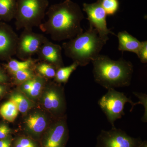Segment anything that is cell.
Instances as JSON below:
<instances>
[{"instance_id": "obj_1", "label": "cell", "mask_w": 147, "mask_h": 147, "mask_svg": "<svg viewBox=\"0 0 147 147\" xmlns=\"http://www.w3.org/2000/svg\"><path fill=\"white\" fill-rule=\"evenodd\" d=\"M45 15L47 20L39 28L55 41L72 39L84 32L81 25L84 13L79 4L71 0L52 5Z\"/></svg>"}, {"instance_id": "obj_2", "label": "cell", "mask_w": 147, "mask_h": 147, "mask_svg": "<svg viewBox=\"0 0 147 147\" xmlns=\"http://www.w3.org/2000/svg\"><path fill=\"white\" fill-rule=\"evenodd\" d=\"M96 83L107 90L129 86L134 71L131 62L121 58L113 60L99 54L92 61Z\"/></svg>"}, {"instance_id": "obj_3", "label": "cell", "mask_w": 147, "mask_h": 147, "mask_svg": "<svg viewBox=\"0 0 147 147\" xmlns=\"http://www.w3.org/2000/svg\"><path fill=\"white\" fill-rule=\"evenodd\" d=\"M106 42L95 29L90 26L86 32L63 43L62 48L66 57L83 67L99 55Z\"/></svg>"}, {"instance_id": "obj_4", "label": "cell", "mask_w": 147, "mask_h": 147, "mask_svg": "<svg viewBox=\"0 0 147 147\" xmlns=\"http://www.w3.org/2000/svg\"><path fill=\"white\" fill-rule=\"evenodd\" d=\"M48 0H17L15 26L17 30L39 27L46 15Z\"/></svg>"}, {"instance_id": "obj_5", "label": "cell", "mask_w": 147, "mask_h": 147, "mask_svg": "<svg viewBox=\"0 0 147 147\" xmlns=\"http://www.w3.org/2000/svg\"><path fill=\"white\" fill-rule=\"evenodd\" d=\"M127 102L131 105V112L136 106L135 102L123 93L111 89L108 90L107 92L99 99L98 104L109 122L112 127H114L115 121L124 115V106Z\"/></svg>"}, {"instance_id": "obj_6", "label": "cell", "mask_w": 147, "mask_h": 147, "mask_svg": "<svg viewBox=\"0 0 147 147\" xmlns=\"http://www.w3.org/2000/svg\"><path fill=\"white\" fill-rule=\"evenodd\" d=\"M142 141L114 126L110 130L100 131L96 138V147H138Z\"/></svg>"}, {"instance_id": "obj_7", "label": "cell", "mask_w": 147, "mask_h": 147, "mask_svg": "<svg viewBox=\"0 0 147 147\" xmlns=\"http://www.w3.org/2000/svg\"><path fill=\"white\" fill-rule=\"evenodd\" d=\"M47 39L42 34L34 32L32 30L24 29L18 36L16 55L22 60L32 58L36 55L42 43Z\"/></svg>"}, {"instance_id": "obj_8", "label": "cell", "mask_w": 147, "mask_h": 147, "mask_svg": "<svg viewBox=\"0 0 147 147\" xmlns=\"http://www.w3.org/2000/svg\"><path fill=\"white\" fill-rule=\"evenodd\" d=\"M83 10L86 13L90 26L97 31L99 36L107 42L109 39L108 35L117 36L107 27V15L101 5L100 0L92 3H84Z\"/></svg>"}, {"instance_id": "obj_9", "label": "cell", "mask_w": 147, "mask_h": 147, "mask_svg": "<svg viewBox=\"0 0 147 147\" xmlns=\"http://www.w3.org/2000/svg\"><path fill=\"white\" fill-rule=\"evenodd\" d=\"M42 94L41 103L45 109L58 118L63 117L66 109L63 89L59 84L47 85Z\"/></svg>"}, {"instance_id": "obj_10", "label": "cell", "mask_w": 147, "mask_h": 147, "mask_svg": "<svg viewBox=\"0 0 147 147\" xmlns=\"http://www.w3.org/2000/svg\"><path fill=\"white\" fill-rule=\"evenodd\" d=\"M18 38L10 25L0 22V60L8 61L16 55Z\"/></svg>"}, {"instance_id": "obj_11", "label": "cell", "mask_w": 147, "mask_h": 147, "mask_svg": "<svg viewBox=\"0 0 147 147\" xmlns=\"http://www.w3.org/2000/svg\"><path fill=\"white\" fill-rule=\"evenodd\" d=\"M67 135L65 116L58 118L48 129L43 147H65Z\"/></svg>"}, {"instance_id": "obj_12", "label": "cell", "mask_w": 147, "mask_h": 147, "mask_svg": "<svg viewBox=\"0 0 147 147\" xmlns=\"http://www.w3.org/2000/svg\"><path fill=\"white\" fill-rule=\"evenodd\" d=\"M62 50L61 46L49 41L47 38L42 43L36 55L38 60L51 64L58 69L64 66Z\"/></svg>"}, {"instance_id": "obj_13", "label": "cell", "mask_w": 147, "mask_h": 147, "mask_svg": "<svg viewBox=\"0 0 147 147\" xmlns=\"http://www.w3.org/2000/svg\"><path fill=\"white\" fill-rule=\"evenodd\" d=\"M48 123L47 117L43 113L40 112L30 114L25 122L27 130L35 134H41L46 128Z\"/></svg>"}, {"instance_id": "obj_14", "label": "cell", "mask_w": 147, "mask_h": 147, "mask_svg": "<svg viewBox=\"0 0 147 147\" xmlns=\"http://www.w3.org/2000/svg\"><path fill=\"white\" fill-rule=\"evenodd\" d=\"M116 36L118 38L119 50L123 52H131L137 55L142 45V42L126 31L119 32Z\"/></svg>"}, {"instance_id": "obj_15", "label": "cell", "mask_w": 147, "mask_h": 147, "mask_svg": "<svg viewBox=\"0 0 147 147\" xmlns=\"http://www.w3.org/2000/svg\"><path fill=\"white\" fill-rule=\"evenodd\" d=\"M17 0H0V21L9 22L14 19Z\"/></svg>"}, {"instance_id": "obj_16", "label": "cell", "mask_w": 147, "mask_h": 147, "mask_svg": "<svg viewBox=\"0 0 147 147\" xmlns=\"http://www.w3.org/2000/svg\"><path fill=\"white\" fill-rule=\"evenodd\" d=\"M36 61L37 60L32 58L22 61L11 58L8 61V62L5 65V67L9 73L12 74L20 70L32 68L34 67Z\"/></svg>"}, {"instance_id": "obj_17", "label": "cell", "mask_w": 147, "mask_h": 147, "mask_svg": "<svg viewBox=\"0 0 147 147\" xmlns=\"http://www.w3.org/2000/svg\"><path fill=\"white\" fill-rule=\"evenodd\" d=\"M10 100L16 105L18 112L21 113H26L33 106L30 99L20 93H13L11 95Z\"/></svg>"}, {"instance_id": "obj_18", "label": "cell", "mask_w": 147, "mask_h": 147, "mask_svg": "<svg viewBox=\"0 0 147 147\" xmlns=\"http://www.w3.org/2000/svg\"><path fill=\"white\" fill-rule=\"evenodd\" d=\"M79 65L73 62L71 65L67 67H62L57 69L55 77V81L59 84H65L68 82L71 74L76 70Z\"/></svg>"}, {"instance_id": "obj_19", "label": "cell", "mask_w": 147, "mask_h": 147, "mask_svg": "<svg viewBox=\"0 0 147 147\" xmlns=\"http://www.w3.org/2000/svg\"><path fill=\"white\" fill-rule=\"evenodd\" d=\"M18 113L16 105L10 100L5 102L0 108V115L4 119L10 122L15 120Z\"/></svg>"}, {"instance_id": "obj_20", "label": "cell", "mask_w": 147, "mask_h": 147, "mask_svg": "<svg viewBox=\"0 0 147 147\" xmlns=\"http://www.w3.org/2000/svg\"><path fill=\"white\" fill-rule=\"evenodd\" d=\"M46 81L45 78L39 75H36L33 78V84L31 89L26 94L32 98L38 97L46 85Z\"/></svg>"}, {"instance_id": "obj_21", "label": "cell", "mask_w": 147, "mask_h": 147, "mask_svg": "<svg viewBox=\"0 0 147 147\" xmlns=\"http://www.w3.org/2000/svg\"><path fill=\"white\" fill-rule=\"evenodd\" d=\"M34 68L38 75L48 79L55 78L57 70L53 65L43 61L35 65Z\"/></svg>"}, {"instance_id": "obj_22", "label": "cell", "mask_w": 147, "mask_h": 147, "mask_svg": "<svg viewBox=\"0 0 147 147\" xmlns=\"http://www.w3.org/2000/svg\"><path fill=\"white\" fill-rule=\"evenodd\" d=\"M13 76L14 82L17 84H21L23 82L32 79L36 74L32 68L23 69L16 71L11 74Z\"/></svg>"}, {"instance_id": "obj_23", "label": "cell", "mask_w": 147, "mask_h": 147, "mask_svg": "<svg viewBox=\"0 0 147 147\" xmlns=\"http://www.w3.org/2000/svg\"><path fill=\"white\" fill-rule=\"evenodd\" d=\"M101 5L107 15L113 16L119 8V0H100Z\"/></svg>"}, {"instance_id": "obj_24", "label": "cell", "mask_w": 147, "mask_h": 147, "mask_svg": "<svg viewBox=\"0 0 147 147\" xmlns=\"http://www.w3.org/2000/svg\"><path fill=\"white\" fill-rule=\"evenodd\" d=\"M134 96L139 99V102H136V105L142 104L144 108V113L142 117V120L143 122H147V95L144 93L133 92Z\"/></svg>"}, {"instance_id": "obj_25", "label": "cell", "mask_w": 147, "mask_h": 147, "mask_svg": "<svg viewBox=\"0 0 147 147\" xmlns=\"http://www.w3.org/2000/svg\"><path fill=\"white\" fill-rule=\"evenodd\" d=\"M137 55L142 63H147V41L146 40L142 42V45Z\"/></svg>"}, {"instance_id": "obj_26", "label": "cell", "mask_w": 147, "mask_h": 147, "mask_svg": "<svg viewBox=\"0 0 147 147\" xmlns=\"http://www.w3.org/2000/svg\"><path fill=\"white\" fill-rule=\"evenodd\" d=\"M15 147H36L34 142L26 138H21L17 140Z\"/></svg>"}, {"instance_id": "obj_27", "label": "cell", "mask_w": 147, "mask_h": 147, "mask_svg": "<svg viewBox=\"0 0 147 147\" xmlns=\"http://www.w3.org/2000/svg\"><path fill=\"white\" fill-rule=\"evenodd\" d=\"M33 84V79L28 80L20 84V88L21 91L24 92L26 94L31 89Z\"/></svg>"}, {"instance_id": "obj_28", "label": "cell", "mask_w": 147, "mask_h": 147, "mask_svg": "<svg viewBox=\"0 0 147 147\" xmlns=\"http://www.w3.org/2000/svg\"><path fill=\"white\" fill-rule=\"evenodd\" d=\"M10 132V129L5 124L0 125V139H5Z\"/></svg>"}, {"instance_id": "obj_29", "label": "cell", "mask_w": 147, "mask_h": 147, "mask_svg": "<svg viewBox=\"0 0 147 147\" xmlns=\"http://www.w3.org/2000/svg\"><path fill=\"white\" fill-rule=\"evenodd\" d=\"M9 80V78L8 75L3 69L0 68V84L6 83Z\"/></svg>"}, {"instance_id": "obj_30", "label": "cell", "mask_w": 147, "mask_h": 147, "mask_svg": "<svg viewBox=\"0 0 147 147\" xmlns=\"http://www.w3.org/2000/svg\"><path fill=\"white\" fill-rule=\"evenodd\" d=\"M0 147H11V141L8 139H3L0 141Z\"/></svg>"}, {"instance_id": "obj_31", "label": "cell", "mask_w": 147, "mask_h": 147, "mask_svg": "<svg viewBox=\"0 0 147 147\" xmlns=\"http://www.w3.org/2000/svg\"><path fill=\"white\" fill-rule=\"evenodd\" d=\"M2 84H0V96L4 94L6 90V87Z\"/></svg>"}, {"instance_id": "obj_32", "label": "cell", "mask_w": 147, "mask_h": 147, "mask_svg": "<svg viewBox=\"0 0 147 147\" xmlns=\"http://www.w3.org/2000/svg\"><path fill=\"white\" fill-rule=\"evenodd\" d=\"M138 147H147V141L146 140L142 141L141 144L139 145Z\"/></svg>"}]
</instances>
